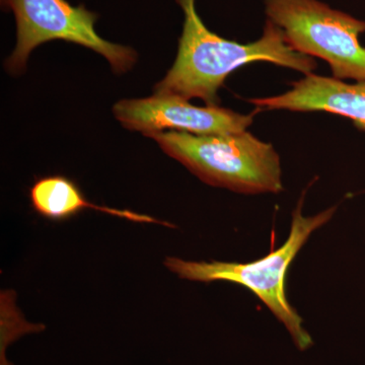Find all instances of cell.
Segmentation results:
<instances>
[{"label": "cell", "instance_id": "obj_9", "mask_svg": "<svg viewBox=\"0 0 365 365\" xmlns=\"http://www.w3.org/2000/svg\"><path fill=\"white\" fill-rule=\"evenodd\" d=\"M1 365H11L7 361L6 356L4 357V355L1 354Z\"/></svg>", "mask_w": 365, "mask_h": 365}, {"label": "cell", "instance_id": "obj_5", "mask_svg": "<svg viewBox=\"0 0 365 365\" xmlns=\"http://www.w3.org/2000/svg\"><path fill=\"white\" fill-rule=\"evenodd\" d=\"M14 14L16 45L6 60L9 73L25 71L31 53L50 41H66L88 48L104 56L115 73H125L136 63L135 50L103 39L96 31L97 14L67 0H0Z\"/></svg>", "mask_w": 365, "mask_h": 365}, {"label": "cell", "instance_id": "obj_6", "mask_svg": "<svg viewBox=\"0 0 365 365\" xmlns=\"http://www.w3.org/2000/svg\"><path fill=\"white\" fill-rule=\"evenodd\" d=\"M260 110L258 108L251 114H240L218 106L196 107L176 96L155 95L120 101L113 108V113L125 128L141 132L144 136L165 129L213 135L246 131Z\"/></svg>", "mask_w": 365, "mask_h": 365}, {"label": "cell", "instance_id": "obj_3", "mask_svg": "<svg viewBox=\"0 0 365 365\" xmlns=\"http://www.w3.org/2000/svg\"><path fill=\"white\" fill-rule=\"evenodd\" d=\"M146 137L210 186L246 195L283 191L279 155L249 131L213 135L168 131Z\"/></svg>", "mask_w": 365, "mask_h": 365}, {"label": "cell", "instance_id": "obj_4", "mask_svg": "<svg viewBox=\"0 0 365 365\" xmlns=\"http://www.w3.org/2000/svg\"><path fill=\"white\" fill-rule=\"evenodd\" d=\"M265 11L295 51L325 60L334 78L365 81V21L319 0H265Z\"/></svg>", "mask_w": 365, "mask_h": 365}, {"label": "cell", "instance_id": "obj_7", "mask_svg": "<svg viewBox=\"0 0 365 365\" xmlns=\"http://www.w3.org/2000/svg\"><path fill=\"white\" fill-rule=\"evenodd\" d=\"M290 86L282 95L250 98L249 102L260 109L340 115L365 132V81L349 83L312 73Z\"/></svg>", "mask_w": 365, "mask_h": 365}, {"label": "cell", "instance_id": "obj_8", "mask_svg": "<svg viewBox=\"0 0 365 365\" xmlns=\"http://www.w3.org/2000/svg\"><path fill=\"white\" fill-rule=\"evenodd\" d=\"M32 207L38 215L52 222H64L79 215L86 209L97 210L106 215L117 216L129 222L155 223L167 227L174 225L167 222L141 215L127 209H117L97 205L86 199L78 185L64 176H46L39 178L30 189Z\"/></svg>", "mask_w": 365, "mask_h": 365}, {"label": "cell", "instance_id": "obj_1", "mask_svg": "<svg viewBox=\"0 0 365 365\" xmlns=\"http://www.w3.org/2000/svg\"><path fill=\"white\" fill-rule=\"evenodd\" d=\"M184 14L177 58L155 86V95L200 98L207 106L220 103L218 91L230 73L253 62H270L309 76L316 71L313 57L295 51L279 26L267 20L260 39L248 44L216 35L197 13L196 0H176Z\"/></svg>", "mask_w": 365, "mask_h": 365}, {"label": "cell", "instance_id": "obj_2", "mask_svg": "<svg viewBox=\"0 0 365 365\" xmlns=\"http://www.w3.org/2000/svg\"><path fill=\"white\" fill-rule=\"evenodd\" d=\"M304 197L306 195L302 193L292 212L287 241L267 256L248 263L188 261L178 257H168L165 260V267L182 279L201 283L225 281L247 288L285 327L295 347L299 351H307L314 345V340L304 329V319L287 299L285 278L300 250L316 230L332 220L337 206L326 209L316 215L304 216L302 211Z\"/></svg>", "mask_w": 365, "mask_h": 365}]
</instances>
